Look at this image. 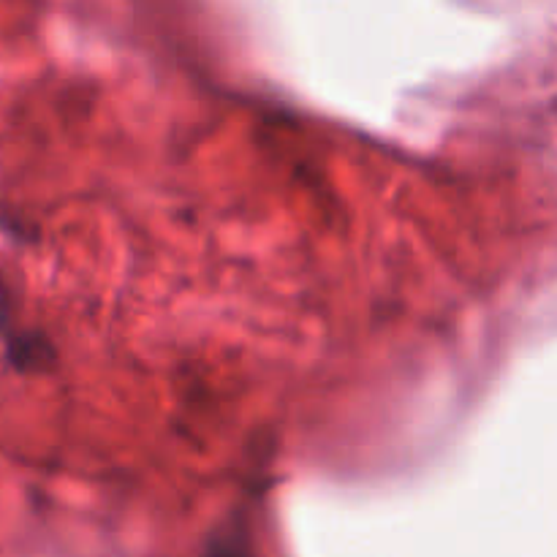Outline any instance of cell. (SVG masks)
<instances>
[{"instance_id":"obj_1","label":"cell","mask_w":557,"mask_h":557,"mask_svg":"<svg viewBox=\"0 0 557 557\" xmlns=\"http://www.w3.org/2000/svg\"><path fill=\"white\" fill-rule=\"evenodd\" d=\"M207 557H250L237 542H215Z\"/></svg>"}]
</instances>
